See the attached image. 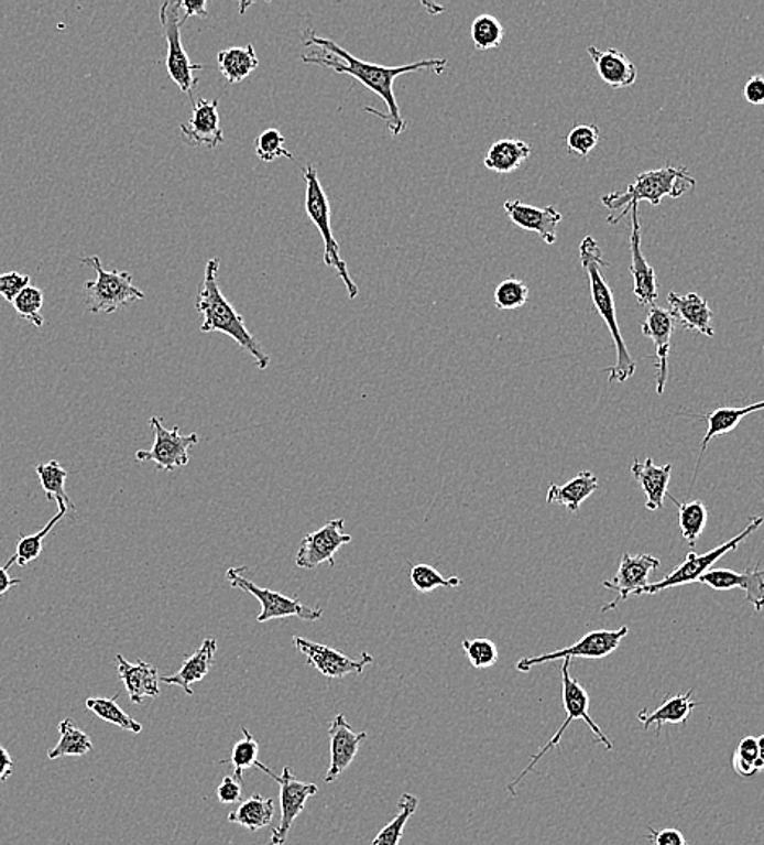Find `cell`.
I'll return each instance as SVG.
<instances>
[{
  "label": "cell",
  "instance_id": "obj_1",
  "mask_svg": "<svg viewBox=\"0 0 764 845\" xmlns=\"http://www.w3.org/2000/svg\"><path fill=\"white\" fill-rule=\"evenodd\" d=\"M303 44L305 46H317L323 50L320 54L314 53L308 54V56H302L303 63L330 68V71L337 72V74L350 75L354 80L363 84L368 90L374 91L385 102V106H388V111L385 112H380L374 108H364V111L378 116L382 121H385L388 130L394 139L407 129V122L402 118L401 108H399L397 98H395V78L419 71H432L439 75L449 67L448 59L418 61V63L401 65V67H382V65L364 63V61L358 59L353 54L348 53L339 44L334 43L329 37L317 36L314 30H308L305 33Z\"/></svg>",
  "mask_w": 764,
  "mask_h": 845
},
{
  "label": "cell",
  "instance_id": "obj_2",
  "mask_svg": "<svg viewBox=\"0 0 764 845\" xmlns=\"http://www.w3.org/2000/svg\"><path fill=\"white\" fill-rule=\"evenodd\" d=\"M218 270H220V259H210L206 266L203 285L197 293L196 310L204 316L200 331L204 334L221 332V334L233 338L244 351H248L255 359L258 368L265 371L271 366V357L265 354L254 335L248 331L243 316L221 293L220 286H218Z\"/></svg>",
  "mask_w": 764,
  "mask_h": 845
},
{
  "label": "cell",
  "instance_id": "obj_3",
  "mask_svg": "<svg viewBox=\"0 0 764 845\" xmlns=\"http://www.w3.org/2000/svg\"><path fill=\"white\" fill-rule=\"evenodd\" d=\"M579 256H581L582 269L589 277L593 307L602 317L603 323L607 324L616 348L615 365L605 369L607 375H609V384H623L636 372V361L631 358L625 340H623L619 321H616L615 296H613L612 289L602 273V270L610 267V263L603 259L602 249L599 248V242L592 236H586L582 239L581 246H579Z\"/></svg>",
  "mask_w": 764,
  "mask_h": 845
},
{
  "label": "cell",
  "instance_id": "obj_4",
  "mask_svg": "<svg viewBox=\"0 0 764 845\" xmlns=\"http://www.w3.org/2000/svg\"><path fill=\"white\" fill-rule=\"evenodd\" d=\"M695 186V177L688 174L685 166H665L661 170L646 171L627 186L625 193L603 195L602 204L610 212H616V215L607 218V221L610 225L619 224L622 218L630 214L633 205H637L640 202L646 201L654 207H659L665 195L678 198L694 191Z\"/></svg>",
  "mask_w": 764,
  "mask_h": 845
},
{
  "label": "cell",
  "instance_id": "obj_5",
  "mask_svg": "<svg viewBox=\"0 0 764 845\" xmlns=\"http://www.w3.org/2000/svg\"><path fill=\"white\" fill-rule=\"evenodd\" d=\"M571 659H566L561 667L563 706H565L566 713L565 722H563L561 727H559L558 732H556L554 737H552V740L548 741V744L545 745V747L542 748L541 751L534 756V758H532V761L528 762L527 768H525L524 771L517 776L516 780H513V783L507 786V790H510L513 795H516V787L520 786L522 779H524L528 772L534 771L535 765H537V762L541 761V759L544 758V756L547 755L550 749L558 747L563 735H565L566 728H568L569 725H571L575 721H585L586 724H588V727L591 728L592 734L596 735L597 741L602 744L603 748L609 749V751H612L613 749L612 741L607 738V735L600 730L599 725H597L596 722L592 721L591 715H589L591 697H589L588 691L582 687V684L579 683L575 676H571V673H569V669H571Z\"/></svg>",
  "mask_w": 764,
  "mask_h": 845
},
{
  "label": "cell",
  "instance_id": "obj_6",
  "mask_svg": "<svg viewBox=\"0 0 764 845\" xmlns=\"http://www.w3.org/2000/svg\"><path fill=\"white\" fill-rule=\"evenodd\" d=\"M303 176H305L306 181V214H308L314 227L319 229L324 245H326V248H324V263L337 270L343 285H346L348 297L357 300L360 290H358L357 283L353 282L350 272H348L346 260L340 256L339 242L334 238L332 227H330L329 198H327L326 191H324L323 184H320L316 167L313 164H308L303 170Z\"/></svg>",
  "mask_w": 764,
  "mask_h": 845
},
{
  "label": "cell",
  "instance_id": "obj_7",
  "mask_svg": "<svg viewBox=\"0 0 764 845\" xmlns=\"http://www.w3.org/2000/svg\"><path fill=\"white\" fill-rule=\"evenodd\" d=\"M84 266L94 267L97 272L95 282L85 283L87 292V310L91 314H111L134 301L143 300L145 294L134 286L131 272L105 270L98 256L80 259Z\"/></svg>",
  "mask_w": 764,
  "mask_h": 845
},
{
  "label": "cell",
  "instance_id": "obj_8",
  "mask_svg": "<svg viewBox=\"0 0 764 845\" xmlns=\"http://www.w3.org/2000/svg\"><path fill=\"white\" fill-rule=\"evenodd\" d=\"M762 516H755V518L749 520V523H746V527L742 532L736 533L735 537H732V539L722 543V545L716 546L711 552L702 554H696L694 552L688 553L687 560H685L677 570L672 571V573L667 574V576L659 581V583L644 585L643 588L634 592V597L656 595L661 594V592L668 591V588L678 587V585L698 583L699 577H701L702 574L708 573V571L711 570L724 554L739 549V545H742L753 532H756V530L762 527Z\"/></svg>",
  "mask_w": 764,
  "mask_h": 845
},
{
  "label": "cell",
  "instance_id": "obj_9",
  "mask_svg": "<svg viewBox=\"0 0 764 845\" xmlns=\"http://www.w3.org/2000/svg\"><path fill=\"white\" fill-rule=\"evenodd\" d=\"M244 573L245 567H230L227 571V579L230 581L231 587L240 588V591L248 592L252 597L258 598L262 607L261 615L258 617V622L261 625H265L272 619L290 617L305 619V621H317V619L323 618V608L308 607V605L302 604L298 598L286 597V595L271 591V588L259 587L249 581Z\"/></svg>",
  "mask_w": 764,
  "mask_h": 845
},
{
  "label": "cell",
  "instance_id": "obj_10",
  "mask_svg": "<svg viewBox=\"0 0 764 845\" xmlns=\"http://www.w3.org/2000/svg\"><path fill=\"white\" fill-rule=\"evenodd\" d=\"M181 2H165L160 9V22L165 32L166 44V71L170 78L179 87L181 91L193 97L194 88L197 87L196 72L204 71V65L190 63L183 41H181V25L186 22V17H181Z\"/></svg>",
  "mask_w": 764,
  "mask_h": 845
},
{
  "label": "cell",
  "instance_id": "obj_11",
  "mask_svg": "<svg viewBox=\"0 0 764 845\" xmlns=\"http://www.w3.org/2000/svg\"><path fill=\"white\" fill-rule=\"evenodd\" d=\"M630 628L623 626V628L610 631V629H597V631L588 632L582 636L579 641L569 648L555 650V652L544 653V656L525 657L517 662L516 669L522 673L531 672L535 665H542V663L554 662V660L566 659H605L610 653L615 652L622 644L623 639L626 638Z\"/></svg>",
  "mask_w": 764,
  "mask_h": 845
},
{
  "label": "cell",
  "instance_id": "obj_12",
  "mask_svg": "<svg viewBox=\"0 0 764 845\" xmlns=\"http://www.w3.org/2000/svg\"><path fill=\"white\" fill-rule=\"evenodd\" d=\"M150 426L155 434L152 449L138 451L135 458L139 462H155L156 467L165 472L186 467L189 464V449L199 443V434L190 433L183 436L177 426L166 430L159 416H152Z\"/></svg>",
  "mask_w": 764,
  "mask_h": 845
},
{
  "label": "cell",
  "instance_id": "obj_13",
  "mask_svg": "<svg viewBox=\"0 0 764 845\" xmlns=\"http://www.w3.org/2000/svg\"><path fill=\"white\" fill-rule=\"evenodd\" d=\"M265 774L279 783L280 805H282V820H280L279 827L272 831L271 845H283L286 843V837H288L296 817L305 810L308 799L319 793V787L316 783H305L296 779L295 772L290 766L283 768L282 776L275 774L271 769H268Z\"/></svg>",
  "mask_w": 764,
  "mask_h": 845
},
{
  "label": "cell",
  "instance_id": "obj_14",
  "mask_svg": "<svg viewBox=\"0 0 764 845\" xmlns=\"http://www.w3.org/2000/svg\"><path fill=\"white\" fill-rule=\"evenodd\" d=\"M346 520L334 519L320 527L316 532L308 533L299 543L298 553H296V566L302 570H316L323 563L336 566L337 552L348 543L353 542L351 535L343 532Z\"/></svg>",
  "mask_w": 764,
  "mask_h": 845
},
{
  "label": "cell",
  "instance_id": "obj_15",
  "mask_svg": "<svg viewBox=\"0 0 764 845\" xmlns=\"http://www.w3.org/2000/svg\"><path fill=\"white\" fill-rule=\"evenodd\" d=\"M293 644L306 657L309 665L323 673L327 679H343L347 675H361L364 667L374 662L373 657L368 652L361 653L360 659H350L340 650L329 648V646L317 644L309 639L293 636Z\"/></svg>",
  "mask_w": 764,
  "mask_h": 845
},
{
  "label": "cell",
  "instance_id": "obj_16",
  "mask_svg": "<svg viewBox=\"0 0 764 845\" xmlns=\"http://www.w3.org/2000/svg\"><path fill=\"white\" fill-rule=\"evenodd\" d=\"M659 566V557L653 556V554L631 556L630 553H623L622 560H620L619 573L615 574L613 579L603 581V587L609 588V591L619 592V597L613 598L610 604L603 605L600 611L607 614V611L615 610L634 592L650 584L647 579Z\"/></svg>",
  "mask_w": 764,
  "mask_h": 845
},
{
  "label": "cell",
  "instance_id": "obj_17",
  "mask_svg": "<svg viewBox=\"0 0 764 845\" xmlns=\"http://www.w3.org/2000/svg\"><path fill=\"white\" fill-rule=\"evenodd\" d=\"M631 232H630V249H631V275H633V293L636 296L637 303L643 306H654L659 292H657V279L656 270L647 263L646 258L641 251V225L640 214H637V205H633L631 208Z\"/></svg>",
  "mask_w": 764,
  "mask_h": 845
},
{
  "label": "cell",
  "instance_id": "obj_18",
  "mask_svg": "<svg viewBox=\"0 0 764 845\" xmlns=\"http://www.w3.org/2000/svg\"><path fill=\"white\" fill-rule=\"evenodd\" d=\"M698 583L708 585L714 591L740 588L745 592L746 600L755 607L756 611L764 610V570H760L758 564L742 573L724 570V567H711L708 573L699 577Z\"/></svg>",
  "mask_w": 764,
  "mask_h": 845
},
{
  "label": "cell",
  "instance_id": "obj_19",
  "mask_svg": "<svg viewBox=\"0 0 764 845\" xmlns=\"http://www.w3.org/2000/svg\"><path fill=\"white\" fill-rule=\"evenodd\" d=\"M181 133L187 145L217 149L225 142L223 130L220 126L218 99H199L194 102L193 116L187 124L179 126Z\"/></svg>",
  "mask_w": 764,
  "mask_h": 845
},
{
  "label": "cell",
  "instance_id": "obj_20",
  "mask_svg": "<svg viewBox=\"0 0 764 845\" xmlns=\"http://www.w3.org/2000/svg\"><path fill=\"white\" fill-rule=\"evenodd\" d=\"M367 732L351 730L350 724L343 714H337L329 728L330 738V765L327 769L326 782L337 780L340 774L353 762L360 751L361 744L367 740Z\"/></svg>",
  "mask_w": 764,
  "mask_h": 845
},
{
  "label": "cell",
  "instance_id": "obj_21",
  "mask_svg": "<svg viewBox=\"0 0 764 845\" xmlns=\"http://www.w3.org/2000/svg\"><path fill=\"white\" fill-rule=\"evenodd\" d=\"M677 321L672 316L670 311L664 307L653 306L646 321L643 323V334L653 340L656 347V379L657 393H664L665 384L668 379V354L672 347V334L675 331Z\"/></svg>",
  "mask_w": 764,
  "mask_h": 845
},
{
  "label": "cell",
  "instance_id": "obj_22",
  "mask_svg": "<svg viewBox=\"0 0 764 845\" xmlns=\"http://www.w3.org/2000/svg\"><path fill=\"white\" fill-rule=\"evenodd\" d=\"M504 212L516 227L525 229V231L537 232L547 245H555L556 228L563 220V215L556 210L554 205L538 208L514 198V201L504 202Z\"/></svg>",
  "mask_w": 764,
  "mask_h": 845
},
{
  "label": "cell",
  "instance_id": "obj_23",
  "mask_svg": "<svg viewBox=\"0 0 764 845\" xmlns=\"http://www.w3.org/2000/svg\"><path fill=\"white\" fill-rule=\"evenodd\" d=\"M668 307L675 321H678L688 331H696L705 337L712 338L716 335L712 325L711 307L705 297L696 293L678 294L670 292L667 296Z\"/></svg>",
  "mask_w": 764,
  "mask_h": 845
},
{
  "label": "cell",
  "instance_id": "obj_24",
  "mask_svg": "<svg viewBox=\"0 0 764 845\" xmlns=\"http://www.w3.org/2000/svg\"><path fill=\"white\" fill-rule=\"evenodd\" d=\"M116 669H118L119 680L124 683L128 690L131 703L140 704L143 697L160 696V676L159 669L152 663L139 662L131 663L124 659V656H116Z\"/></svg>",
  "mask_w": 764,
  "mask_h": 845
},
{
  "label": "cell",
  "instance_id": "obj_25",
  "mask_svg": "<svg viewBox=\"0 0 764 845\" xmlns=\"http://www.w3.org/2000/svg\"><path fill=\"white\" fill-rule=\"evenodd\" d=\"M588 53L596 64L597 74L613 90H623L636 84L637 68L626 54L619 50L600 51L596 46H589Z\"/></svg>",
  "mask_w": 764,
  "mask_h": 845
},
{
  "label": "cell",
  "instance_id": "obj_26",
  "mask_svg": "<svg viewBox=\"0 0 764 845\" xmlns=\"http://www.w3.org/2000/svg\"><path fill=\"white\" fill-rule=\"evenodd\" d=\"M631 474L643 488L647 511H659L664 508V499L667 498L670 484L672 464L656 465L651 457L644 462L634 458Z\"/></svg>",
  "mask_w": 764,
  "mask_h": 845
},
{
  "label": "cell",
  "instance_id": "obj_27",
  "mask_svg": "<svg viewBox=\"0 0 764 845\" xmlns=\"http://www.w3.org/2000/svg\"><path fill=\"white\" fill-rule=\"evenodd\" d=\"M215 652H217V641L214 638L204 639L203 646L184 660L179 672L174 673V675L160 676V682L183 687L187 696H193V684L203 682L209 675L211 665H214Z\"/></svg>",
  "mask_w": 764,
  "mask_h": 845
},
{
  "label": "cell",
  "instance_id": "obj_28",
  "mask_svg": "<svg viewBox=\"0 0 764 845\" xmlns=\"http://www.w3.org/2000/svg\"><path fill=\"white\" fill-rule=\"evenodd\" d=\"M691 696H694V690L665 697L664 703L656 711H640L637 718L643 724L644 730H650L651 725H656L657 737H659L665 724H687L691 711L698 706Z\"/></svg>",
  "mask_w": 764,
  "mask_h": 845
},
{
  "label": "cell",
  "instance_id": "obj_29",
  "mask_svg": "<svg viewBox=\"0 0 764 845\" xmlns=\"http://www.w3.org/2000/svg\"><path fill=\"white\" fill-rule=\"evenodd\" d=\"M762 410H764V400L763 402L752 403V405L746 407H722V409L708 413L705 416L706 422H708V430H706L705 437H702L701 449H699L698 462H696V470L701 465L702 457H705L706 449H708L711 440L721 436V434L730 433V431L739 426L745 416L762 412Z\"/></svg>",
  "mask_w": 764,
  "mask_h": 845
},
{
  "label": "cell",
  "instance_id": "obj_30",
  "mask_svg": "<svg viewBox=\"0 0 764 845\" xmlns=\"http://www.w3.org/2000/svg\"><path fill=\"white\" fill-rule=\"evenodd\" d=\"M599 488V480L591 470L581 472L566 485H552L547 491L548 505H561L569 512H578L582 502Z\"/></svg>",
  "mask_w": 764,
  "mask_h": 845
},
{
  "label": "cell",
  "instance_id": "obj_31",
  "mask_svg": "<svg viewBox=\"0 0 764 845\" xmlns=\"http://www.w3.org/2000/svg\"><path fill=\"white\" fill-rule=\"evenodd\" d=\"M532 145L517 139H503L494 142L488 149L485 160L487 170L493 173L507 174L520 170L521 164L531 156Z\"/></svg>",
  "mask_w": 764,
  "mask_h": 845
},
{
  "label": "cell",
  "instance_id": "obj_32",
  "mask_svg": "<svg viewBox=\"0 0 764 845\" xmlns=\"http://www.w3.org/2000/svg\"><path fill=\"white\" fill-rule=\"evenodd\" d=\"M275 814V802L272 799L254 793L244 800L234 812L228 814V821L243 826L249 833H258L262 827L271 826Z\"/></svg>",
  "mask_w": 764,
  "mask_h": 845
},
{
  "label": "cell",
  "instance_id": "obj_33",
  "mask_svg": "<svg viewBox=\"0 0 764 845\" xmlns=\"http://www.w3.org/2000/svg\"><path fill=\"white\" fill-rule=\"evenodd\" d=\"M217 63L228 84H241L259 67L258 54L252 44L220 51Z\"/></svg>",
  "mask_w": 764,
  "mask_h": 845
},
{
  "label": "cell",
  "instance_id": "obj_34",
  "mask_svg": "<svg viewBox=\"0 0 764 845\" xmlns=\"http://www.w3.org/2000/svg\"><path fill=\"white\" fill-rule=\"evenodd\" d=\"M37 478H40L41 488L46 492L50 501H57V506H67L75 511L74 502L70 501L66 492V481L69 472L57 461H50L46 464H37L35 467Z\"/></svg>",
  "mask_w": 764,
  "mask_h": 845
},
{
  "label": "cell",
  "instance_id": "obj_35",
  "mask_svg": "<svg viewBox=\"0 0 764 845\" xmlns=\"http://www.w3.org/2000/svg\"><path fill=\"white\" fill-rule=\"evenodd\" d=\"M667 498H670L677 505L678 522H680L681 535H684L685 542L690 546H695L701 533L705 532L706 526H708V508L699 499L680 502L672 495H667Z\"/></svg>",
  "mask_w": 764,
  "mask_h": 845
},
{
  "label": "cell",
  "instance_id": "obj_36",
  "mask_svg": "<svg viewBox=\"0 0 764 845\" xmlns=\"http://www.w3.org/2000/svg\"><path fill=\"white\" fill-rule=\"evenodd\" d=\"M59 734L61 738L59 741H57L56 747L51 748L50 751H47V758L50 759L67 758V756H85L94 749L91 738L88 737V734H85L81 728H78L72 718H66V721L61 722Z\"/></svg>",
  "mask_w": 764,
  "mask_h": 845
},
{
  "label": "cell",
  "instance_id": "obj_37",
  "mask_svg": "<svg viewBox=\"0 0 764 845\" xmlns=\"http://www.w3.org/2000/svg\"><path fill=\"white\" fill-rule=\"evenodd\" d=\"M67 509H69L67 506H59V512L44 526V529H41L35 535L22 537V539L19 540V543H17L15 554L10 556V560L7 561L3 566H6L7 570H10V567L13 566V563L19 564V566L22 567L33 563V561L40 556L41 552H43V542L44 539H46L47 533H51V530L59 523V520H63L64 516L67 514Z\"/></svg>",
  "mask_w": 764,
  "mask_h": 845
},
{
  "label": "cell",
  "instance_id": "obj_38",
  "mask_svg": "<svg viewBox=\"0 0 764 845\" xmlns=\"http://www.w3.org/2000/svg\"><path fill=\"white\" fill-rule=\"evenodd\" d=\"M118 697L119 694L112 697H90V700H87V709L98 715L101 721L116 725V727L122 728V730L140 734L143 728L142 725L134 721L125 711H122V707L118 704Z\"/></svg>",
  "mask_w": 764,
  "mask_h": 845
},
{
  "label": "cell",
  "instance_id": "obj_39",
  "mask_svg": "<svg viewBox=\"0 0 764 845\" xmlns=\"http://www.w3.org/2000/svg\"><path fill=\"white\" fill-rule=\"evenodd\" d=\"M419 800L412 793H404L401 802H399V814L388 824L382 827L380 834L374 837L373 845H399L401 844L402 836H404L405 826H407L408 820L417 812Z\"/></svg>",
  "mask_w": 764,
  "mask_h": 845
},
{
  "label": "cell",
  "instance_id": "obj_40",
  "mask_svg": "<svg viewBox=\"0 0 764 845\" xmlns=\"http://www.w3.org/2000/svg\"><path fill=\"white\" fill-rule=\"evenodd\" d=\"M230 762L231 766H233L234 779H237L238 782L243 780V771H245V769L258 768L261 769L262 772H268L269 769L268 766L262 765V762L259 761L258 740L252 737L251 732L245 727L243 728V738H241L240 741H237L233 751H231Z\"/></svg>",
  "mask_w": 764,
  "mask_h": 845
},
{
  "label": "cell",
  "instance_id": "obj_41",
  "mask_svg": "<svg viewBox=\"0 0 764 845\" xmlns=\"http://www.w3.org/2000/svg\"><path fill=\"white\" fill-rule=\"evenodd\" d=\"M470 36L477 51L496 50L503 43L504 26L496 17L482 13L473 20Z\"/></svg>",
  "mask_w": 764,
  "mask_h": 845
},
{
  "label": "cell",
  "instance_id": "obj_42",
  "mask_svg": "<svg viewBox=\"0 0 764 845\" xmlns=\"http://www.w3.org/2000/svg\"><path fill=\"white\" fill-rule=\"evenodd\" d=\"M733 769L742 778H753L763 771L764 765L760 759L758 741L755 737H745L740 741L733 755Z\"/></svg>",
  "mask_w": 764,
  "mask_h": 845
},
{
  "label": "cell",
  "instance_id": "obj_43",
  "mask_svg": "<svg viewBox=\"0 0 764 845\" xmlns=\"http://www.w3.org/2000/svg\"><path fill=\"white\" fill-rule=\"evenodd\" d=\"M411 583L419 592V594H429V592L436 591L441 587H460L463 585V581L460 577H446L441 576L436 567L429 566V564H417L412 567Z\"/></svg>",
  "mask_w": 764,
  "mask_h": 845
},
{
  "label": "cell",
  "instance_id": "obj_44",
  "mask_svg": "<svg viewBox=\"0 0 764 845\" xmlns=\"http://www.w3.org/2000/svg\"><path fill=\"white\" fill-rule=\"evenodd\" d=\"M255 155L261 162L272 163L279 159L295 160L285 147V137L279 129H268L255 139Z\"/></svg>",
  "mask_w": 764,
  "mask_h": 845
},
{
  "label": "cell",
  "instance_id": "obj_45",
  "mask_svg": "<svg viewBox=\"0 0 764 845\" xmlns=\"http://www.w3.org/2000/svg\"><path fill=\"white\" fill-rule=\"evenodd\" d=\"M527 301L528 286L520 279L503 280L494 290V306H496V310H520Z\"/></svg>",
  "mask_w": 764,
  "mask_h": 845
},
{
  "label": "cell",
  "instance_id": "obj_46",
  "mask_svg": "<svg viewBox=\"0 0 764 845\" xmlns=\"http://www.w3.org/2000/svg\"><path fill=\"white\" fill-rule=\"evenodd\" d=\"M462 649L473 669H490L500 659V650L490 639H463Z\"/></svg>",
  "mask_w": 764,
  "mask_h": 845
},
{
  "label": "cell",
  "instance_id": "obj_47",
  "mask_svg": "<svg viewBox=\"0 0 764 845\" xmlns=\"http://www.w3.org/2000/svg\"><path fill=\"white\" fill-rule=\"evenodd\" d=\"M12 304L22 319L30 321L35 327H43L44 317L41 316V310H43L44 294L40 289L26 286Z\"/></svg>",
  "mask_w": 764,
  "mask_h": 845
},
{
  "label": "cell",
  "instance_id": "obj_48",
  "mask_svg": "<svg viewBox=\"0 0 764 845\" xmlns=\"http://www.w3.org/2000/svg\"><path fill=\"white\" fill-rule=\"evenodd\" d=\"M599 142L600 129L593 124L575 126L566 137V147H568L569 153H575L581 159H588L589 153L599 145Z\"/></svg>",
  "mask_w": 764,
  "mask_h": 845
},
{
  "label": "cell",
  "instance_id": "obj_49",
  "mask_svg": "<svg viewBox=\"0 0 764 845\" xmlns=\"http://www.w3.org/2000/svg\"><path fill=\"white\" fill-rule=\"evenodd\" d=\"M30 286V277L20 272L0 273V296L13 303L23 290Z\"/></svg>",
  "mask_w": 764,
  "mask_h": 845
},
{
  "label": "cell",
  "instance_id": "obj_50",
  "mask_svg": "<svg viewBox=\"0 0 764 845\" xmlns=\"http://www.w3.org/2000/svg\"><path fill=\"white\" fill-rule=\"evenodd\" d=\"M241 795H243V789H241V782H238L234 776H227L218 786V802L223 803V805L240 802Z\"/></svg>",
  "mask_w": 764,
  "mask_h": 845
},
{
  "label": "cell",
  "instance_id": "obj_51",
  "mask_svg": "<svg viewBox=\"0 0 764 845\" xmlns=\"http://www.w3.org/2000/svg\"><path fill=\"white\" fill-rule=\"evenodd\" d=\"M647 839L653 841L654 845H690L685 839L684 833L674 827H667V830L656 831L653 826H647Z\"/></svg>",
  "mask_w": 764,
  "mask_h": 845
},
{
  "label": "cell",
  "instance_id": "obj_52",
  "mask_svg": "<svg viewBox=\"0 0 764 845\" xmlns=\"http://www.w3.org/2000/svg\"><path fill=\"white\" fill-rule=\"evenodd\" d=\"M743 97L753 106H764V77L755 75L743 88Z\"/></svg>",
  "mask_w": 764,
  "mask_h": 845
},
{
  "label": "cell",
  "instance_id": "obj_53",
  "mask_svg": "<svg viewBox=\"0 0 764 845\" xmlns=\"http://www.w3.org/2000/svg\"><path fill=\"white\" fill-rule=\"evenodd\" d=\"M181 9H183L184 17L186 19H189V17L197 15L203 17V19H207L209 17V12H207V2H189V0H184V2H181Z\"/></svg>",
  "mask_w": 764,
  "mask_h": 845
},
{
  "label": "cell",
  "instance_id": "obj_54",
  "mask_svg": "<svg viewBox=\"0 0 764 845\" xmlns=\"http://www.w3.org/2000/svg\"><path fill=\"white\" fill-rule=\"evenodd\" d=\"M13 774V759L10 752L0 745V783Z\"/></svg>",
  "mask_w": 764,
  "mask_h": 845
},
{
  "label": "cell",
  "instance_id": "obj_55",
  "mask_svg": "<svg viewBox=\"0 0 764 845\" xmlns=\"http://www.w3.org/2000/svg\"><path fill=\"white\" fill-rule=\"evenodd\" d=\"M20 584H22V579H13V577H10L9 570L6 566H0V597H3L10 588Z\"/></svg>",
  "mask_w": 764,
  "mask_h": 845
},
{
  "label": "cell",
  "instance_id": "obj_56",
  "mask_svg": "<svg viewBox=\"0 0 764 845\" xmlns=\"http://www.w3.org/2000/svg\"><path fill=\"white\" fill-rule=\"evenodd\" d=\"M756 741H758L760 759H762L764 765V735H762V737L756 738Z\"/></svg>",
  "mask_w": 764,
  "mask_h": 845
},
{
  "label": "cell",
  "instance_id": "obj_57",
  "mask_svg": "<svg viewBox=\"0 0 764 845\" xmlns=\"http://www.w3.org/2000/svg\"><path fill=\"white\" fill-rule=\"evenodd\" d=\"M763 772H764V769H763Z\"/></svg>",
  "mask_w": 764,
  "mask_h": 845
}]
</instances>
